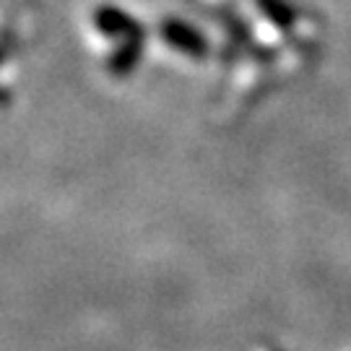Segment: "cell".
I'll list each match as a JSON object with an SVG mask.
<instances>
[{"mask_svg":"<svg viewBox=\"0 0 351 351\" xmlns=\"http://www.w3.org/2000/svg\"><path fill=\"white\" fill-rule=\"evenodd\" d=\"M162 34L172 47H177L180 52H188V55H201L203 47H206L201 34L193 26L180 24V21H167L162 26Z\"/></svg>","mask_w":351,"mask_h":351,"instance_id":"cell-1","label":"cell"},{"mask_svg":"<svg viewBox=\"0 0 351 351\" xmlns=\"http://www.w3.org/2000/svg\"><path fill=\"white\" fill-rule=\"evenodd\" d=\"M97 26L104 34H117V32H128L130 29V19L123 11H117L112 5H104L97 11Z\"/></svg>","mask_w":351,"mask_h":351,"instance_id":"cell-2","label":"cell"}]
</instances>
